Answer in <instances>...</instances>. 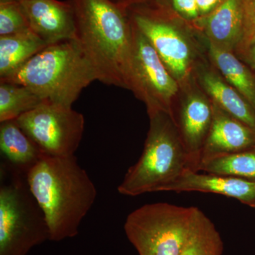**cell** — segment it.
Returning a JSON list of instances; mask_svg holds the SVG:
<instances>
[{
    "label": "cell",
    "instance_id": "8992f818",
    "mask_svg": "<svg viewBox=\"0 0 255 255\" xmlns=\"http://www.w3.org/2000/svg\"><path fill=\"white\" fill-rule=\"evenodd\" d=\"M50 241L46 218L28 187L26 174L0 165V255H27Z\"/></svg>",
    "mask_w": 255,
    "mask_h": 255
},
{
    "label": "cell",
    "instance_id": "ba28073f",
    "mask_svg": "<svg viewBox=\"0 0 255 255\" xmlns=\"http://www.w3.org/2000/svg\"><path fill=\"white\" fill-rule=\"evenodd\" d=\"M16 122L41 152L51 157L75 155L85 130L83 114L48 101Z\"/></svg>",
    "mask_w": 255,
    "mask_h": 255
},
{
    "label": "cell",
    "instance_id": "52a82bcc",
    "mask_svg": "<svg viewBox=\"0 0 255 255\" xmlns=\"http://www.w3.org/2000/svg\"><path fill=\"white\" fill-rule=\"evenodd\" d=\"M196 209L168 203L145 204L127 216L124 231L139 255H181Z\"/></svg>",
    "mask_w": 255,
    "mask_h": 255
},
{
    "label": "cell",
    "instance_id": "3957f363",
    "mask_svg": "<svg viewBox=\"0 0 255 255\" xmlns=\"http://www.w3.org/2000/svg\"><path fill=\"white\" fill-rule=\"evenodd\" d=\"M97 70L75 38L48 45L0 82L28 87L45 101L72 107Z\"/></svg>",
    "mask_w": 255,
    "mask_h": 255
},
{
    "label": "cell",
    "instance_id": "277c9868",
    "mask_svg": "<svg viewBox=\"0 0 255 255\" xmlns=\"http://www.w3.org/2000/svg\"><path fill=\"white\" fill-rule=\"evenodd\" d=\"M127 11L180 87L191 81L196 67L208 58L202 33L179 16L167 0H153Z\"/></svg>",
    "mask_w": 255,
    "mask_h": 255
},
{
    "label": "cell",
    "instance_id": "2e32d148",
    "mask_svg": "<svg viewBox=\"0 0 255 255\" xmlns=\"http://www.w3.org/2000/svg\"><path fill=\"white\" fill-rule=\"evenodd\" d=\"M0 150L3 162L26 175L44 155L16 120L0 122Z\"/></svg>",
    "mask_w": 255,
    "mask_h": 255
},
{
    "label": "cell",
    "instance_id": "9c48e42d",
    "mask_svg": "<svg viewBox=\"0 0 255 255\" xmlns=\"http://www.w3.org/2000/svg\"><path fill=\"white\" fill-rule=\"evenodd\" d=\"M132 94L145 104L147 114L163 111L172 118L180 85L150 41L132 22Z\"/></svg>",
    "mask_w": 255,
    "mask_h": 255
},
{
    "label": "cell",
    "instance_id": "d6986e66",
    "mask_svg": "<svg viewBox=\"0 0 255 255\" xmlns=\"http://www.w3.org/2000/svg\"><path fill=\"white\" fill-rule=\"evenodd\" d=\"M223 242L214 223L196 207L190 233L181 255H222Z\"/></svg>",
    "mask_w": 255,
    "mask_h": 255
},
{
    "label": "cell",
    "instance_id": "30bf717a",
    "mask_svg": "<svg viewBox=\"0 0 255 255\" xmlns=\"http://www.w3.org/2000/svg\"><path fill=\"white\" fill-rule=\"evenodd\" d=\"M172 119L196 171L201 150L214 119V105L195 78L180 87L172 111Z\"/></svg>",
    "mask_w": 255,
    "mask_h": 255
},
{
    "label": "cell",
    "instance_id": "7a4b0ae2",
    "mask_svg": "<svg viewBox=\"0 0 255 255\" xmlns=\"http://www.w3.org/2000/svg\"><path fill=\"white\" fill-rule=\"evenodd\" d=\"M26 179L46 218L50 241L78 236L82 220L95 204L97 191L75 155H44L28 172Z\"/></svg>",
    "mask_w": 255,
    "mask_h": 255
},
{
    "label": "cell",
    "instance_id": "7c38bea8",
    "mask_svg": "<svg viewBox=\"0 0 255 255\" xmlns=\"http://www.w3.org/2000/svg\"><path fill=\"white\" fill-rule=\"evenodd\" d=\"M195 27L209 44L235 53L246 35L244 1L223 0L208 16L199 18Z\"/></svg>",
    "mask_w": 255,
    "mask_h": 255
},
{
    "label": "cell",
    "instance_id": "83f0119b",
    "mask_svg": "<svg viewBox=\"0 0 255 255\" xmlns=\"http://www.w3.org/2000/svg\"><path fill=\"white\" fill-rule=\"evenodd\" d=\"M20 0H0V3L1 2H9V1H19Z\"/></svg>",
    "mask_w": 255,
    "mask_h": 255
},
{
    "label": "cell",
    "instance_id": "9a60e30c",
    "mask_svg": "<svg viewBox=\"0 0 255 255\" xmlns=\"http://www.w3.org/2000/svg\"><path fill=\"white\" fill-rule=\"evenodd\" d=\"M162 191L213 193L233 198L251 206L255 203V182L216 174H199L187 169Z\"/></svg>",
    "mask_w": 255,
    "mask_h": 255
},
{
    "label": "cell",
    "instance_id": "484cf974",
    "mask_svg": "<svg viewBox=\"0 0 255 255\" xmlns=\"http://www.w3.org/2000/svg\"><path fill=\"white\" fill-rule=\"evenodd\" d=\"M223 1V0H196L199 19L208 16L219 6Z\"/></svg>",
    "mask_w": 255,
    "mask_h": 255
},
{
    "label": "cell",
    "instance_id": "ac0fdd59",
    "mask_svg": "<svg viewBox=\"0 0 255 255\" xmlns=\"http://www.w3.org/2000/svg\"><path fill=\"white\" fill-rule=\"evenodd\" d=\"M48 46L31 30L0 36V79L16 72Z\"/></svg>",
    "mask_w": 255,
    "mask_h": 255
},
{
    "label": "cell",
    "instance_id": "8fae6325",
    "mask_svg": "<svg viewBox=\"0 0 255 255\" xmlns=\"http://www.w3.org/2000/svg\"><path fill=\"white\" fill-rule=\"evenodd\" d=\"M30 29L47 45L75 38V15L70 0H20Z\"/></svg>",
    "mask_w": 255,
    "mask_h": 255
},
{
    "label": "cell",
    "instance_id": "e0dca14e",
    "mask_svg": "<svg viewBox=\"0 0 255 255\" xmlns=\"http://www.w3.org/2000/svg\"><path fill=\"white\" fill-rule=\"evenodd\" d=\"M207 55L223 78L241 94L255 111V71L233 52L220 49L208 43Z\"/></svg>",
    "mask_w": 255,
    "mask_h": 255
},
{
    "label": "cell",
    "instance_id": "6da1fadb",
    "mask_svg": "<svg viewBox=\"0 0 255 255\" xmlns=\"http://www.w3.org/2000/svg\"><path fill=\"white\" fill-rule=\"evenodd\" d=\"M75 39L92 62L99 81L131 91L132 22L127 9L111 0H70Z\"/></svg>",
    "mask_w": 255,
    "mask_h": 255
},
{
    "label": "cell",
    "instance_id": "44dd1931",
    "mask_svg": "<svg viewBox=\"0 0 255 255\" xmlns=\"http://www.w3.org/2000/svg\"><path fill=\"white\" fill-rule=\"evenodd\" d=\"M44 102L28 87L12 82H0V122L16 120Z\"/></svg>",
    "mask_w": 255,
    "mask_h": 255
},
{
    "label": "cell",
    "instance_id": "4316f807",
    "mask_svg": "<svg viewBox=\"0 0 255 255\" xmlns=\"http://www.w3.org/2000/svg\"><path fill=\"white\" fill-rule=\"evenodd\" d=\"M116 4L118 5L120 7L123 9H128L135 5L146 4V3L150 2L153 0H111Z\"/></svg>",
    "mask_w": 255,
    "mask_h": 255
},
{
    "label": "cell",
    "instance_id": "cb8c5ba5",
    "mask_svg": "<svg viewBox=\"0 0 255 255\" xmlns=\"http://www.w3.org/2000/svg\"><path fill=\"white\" fill-rule=\"evenodd\" d=\"M235 54L255 71V38L243 40L235 51Z\"/></svg>",
    "mask_w": 255,
    "mask_h": 255
},
{
    "label": "cell",
    "instance_id": "ffe728a7",
    "mask_svg": "<svg viewBox=\"0 0 255 255\" xmlns=\"http://www.w3.org/2000/svg\"><path fill=\"white\" fill-rule=\"evenodd\" d=\"M199 171L255 182V147L201 161Z\"/></svg>",
    "mask_w": 255,
    "mask_h": 255
},
{
    "label": "cell",
    "instance_id": "7402d4cb",
    "mask_svg": "<svg viewBox=\"0 0 255 255\" xmlns=\"http://www.w3.org/2000/svg\"><path fill=\"white\" fill-rule=\"evenodd\" d=\"M29 30L27 18L18 1L0 3V36H11Z\"/></svg>",
    "mask_w": 255,
    "mask_h": 255
},
{
    "label": "cell",
    "instance_id": "5b68a950",
    "mask_svg": "<svg viewBox=\"0 0 255 255\" xmlns=\"http://www.w3.org/2000/svg\"><path fill=\"white\" fill-rule=\"evenodd\" d=\"M147 114L150 127L143 151L119 184L117 189L122 195L162 191L186 169H192L190 157L173 119L163 111Z\"/></svg>",
    "mask_w": 255,
    "mask_h": 255
},
{
    "label": "cell",
    "instance_id": "4fadbf2b",
    "mask_svg": "<svg viewBox=\"0 0 255 255\" xmlns=\"http://www.w3.org/2000/svg\"><path fill=\"white\" fill-rule=\"evenodd\" d=\"M213 105L214 119L201 150L199 163L205 159L255 147V129Z\"/></svg>",
    "mask_w": 255,
    "mask_h": 255
},
{
    "label": "cell",
    "instance_id": "5bb4252c",
    "mask_svg": "<svg viewBox=\"0 0 255 255\" xmlns=\"http://www.w3.org/2000/svg\"><path fill=\"white\" fill-rule=\"evenodd\" d=\"M194 78L213 103L255 130V111L239 92L230 85L209 58L194 71Z\"/></svg>",
    "mask_w": 255,
    "mask_h": 255
},
{
    "label": "cell",
    "instance_id": "d4e9b609",
    "mask_svg": "<svg viewBox=\"0 0 255 255\" xmlns=\"http://www.w3.org/2000/svg\"><path fill=\"white\" fill-rule=\"evenodd\" d=\"M243 1L246 18V35L243 38L244 40L246 38H255V0H243Z\"/></svg>",
    "mask_w": 255,
    "mask_h": 255
},
{
    "label": "cell",
    "instance_id": "603a6c76",
    "mask_svg": "<svg viewBox=\"0 0 255 255\" xmlns=\"http://www.w3.org/2000/svg\"><path fill=\"white\" fill-rule=\"evenodd\" d=\"M172 9L181 17L195 26L199 19L196 0H167Z\"/></svg>",
    "mask_w": 255,
    "mask_h": 255
},
{
    "label": "cell",
    "instance_id": "f1b7e54d",
    "mask_svg": "<svg viewBox=\"0 0 255 255\" xmlns=\"http://www.w3.org/2000/svg\"><path fill=\"white\" fill-rule=\"evenodd\" d=\"M251 207L255 208V203H254V204H253V205L251 206Z\"/></svg>",
    "mask_w": 255,
    "mask_h": 255
}]
</instances>
